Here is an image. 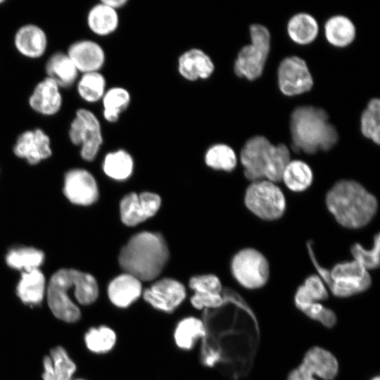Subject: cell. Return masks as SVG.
<instances>
[{"label": "cell", "instance_id": "1", "mask_svg": "<svg viewBox=\"0 0 380 380\" xmlns=\"http://www.w3.org/2000/svg\"><path fill=\"white\" fill-rule=\"evenodd\" d=\"M169 256L161 234L143 232L132 236L122 248L118 261L125 273L140 281H152L161 274Z\"/></svg>", "mask_w": 380, "mask_h": 380}, {"label": "cell", "instance_id": "2", "mask_svg": "<svg viewBox=\"0 0 380 380\" xmlns=\"http://www.w3.org/2000/svg\"><path fill=\"white\" fill-rule=\"evenodd\" d=\"M326 205L337 222L348 229L367 225L374 217L378 207L376 197L354 180L335 183L326 196Z\"/></svg>", "mask_w": 380, "mask_h": 380}, {"label": "cell", "instance_id": "3", "mask_svg": "<svg viewBox=\"0 0 380 380\" xmlns=\"http://www.w3.org/2000/svg\"><path fill=\"white\" fill-rule=\"evenodd\" d=\"M293 148L312 154L317 151H329L338 141L335 127L329 122L323 109L315 106L296 108L290 120Z\"/></svg>", "mask_w": 380, "mask_h": 380}, {"label": "cell", "instance_id": "4", "mask_svg": "<svg viewBox=\"0 0 380 380\" xmlns=\"http://www.w3.org/2000/svg\"><path fill=\"white\" fill-rule=\"evenodd\" d=\"M244 175L250 181H281L290 162V152L283 144L274 145L263 136H255L244 144L240 154Z\"/></svg>", "mask_w": 380, "mask_h": 380}, {"label": "cell", "instance_id": "5", "mask_svg": "<svg viewBox=\"0 0 380 380\" xmlns=\"http://www.w3.org/2000/svg\"><path fill=\"white\" fill-rule=\"evenodd\" d=\"M251 44L238 53L234 70L236 75L248 80L258 78L262 73L270 49V33L260 24L250 27Z\"/></svg>", "mask_w": 380, "mask_h": 380}, {"label": "cell", "instance_id": "6", "mask_svg": "<svg viewBox=\"0 0 380 380\" xmlns=\"http://www.w3.org/2000/svg\"><path fill=\"white\" fill-rule=\"evenodd\" d=\"M245 204L259 218L275 220L280 218L286 209L284 195L274 182L262 179L253 182L247 188Z\"/></svg>", "mask_w": 380, "mask_h": 380}, {"label": "cell", "instance_id": "7", "mask_svg": "<svg viewBox=\"0 0 380 380\" xmlns=\"http://www.w3.org/2000/svg\"><path fill=\"white\" fill-rule=\"evenodd\" d=\"M78 270L61 269L51 277L47 289V301L53 314L68 322L77 321L79 308L71 300L68 293L73 286Z\"/></svg>", "mask_w": 380, "mask_h": 380}, {"label": "cell", "instance_id": "8", "mask_svg": "<svg viewBox=\"0 0 380 380\" xmlns=\"http://www.w3.org/2000/svg\"><path fill=\"white\" fill-rule=\"evenodd\" d=\"M68 136L73 144L81 146L83 159L91 161L96 158L103 138L100 122L93 112L79 108L70 123Z\"/></svg>", "mask_w": 380, "mask_h": 380}, {"label": "cell", "instance_id": "9", "mask_svg": "<svg viewBox=\"0 0 380 380\" xmlns=\"http://www.w3.org/2000/svg\"><path fill=\"white\" fill-rule=\"evenodd\" d=\"M231 269L235 279L249 289L263 286L270 274L266 258L254 248H245L238 252L232 259Z\"/></svg>", "mask_w": 380, "mask_h": 380}, {"label": "cell", "instance_id": "10", "mask_svg": "<svg viewBox=\"0 0 380 380\" xmlns=\"http://www.w3.org/2000/svg\"><path fill=\"white\" fill-rule=\"evenodd\" d=\"M331 291L340 298L349 297L362 293L371 285L368 271L353 260L336 264L330 270Z\"/></svg>", "mask_w": 380, "mask_h": 380}, {"label": "cell", "instance_id": "11", "mask_svg": "<svg viewBox=\"0 0 380 380\" xmlns=\"http://www.w3.org/2000/svg\"><path fill=\"white\" fill-rule=\"evenodd\" d=\"M338 372V363L334 355L315 346L307 351L302 363L290 372L288 380H317L313 375L324 380H334Z\"/></svg>", "mask_w": 380, "mask_h": 380}, {"label": "cell", "instance_id": "12", "mask_svg": "<svg viewBox=\"0 0 380 380\" xmlns=\"http://www.w3.org/2000/svg\"><path fill=\"white\" fill-rule=\"evenodd\" d=\"M278 84L286 96H296L310 90L313 79L306 62L298 56L283 59L278 68Z\"/></svg>", "mask_w": 380, "mask_h": 380}, {"label": "cell", "instance_id": "13", "mask_svg": "<svg viewBox=\"0 0 380 380\" xmlns=\"http://www.w3.org/2000/svg\"><path fill=\"white\" fill-rule=\"evenodd\" d=\"M161 204L160 196L154 193H130L120 202V217L127 226H135L153 216Z\"/></svg>", "mask_w": 380, "mask_h": 380}, {"label": "cell", "instance_id": "14", "mask_svg": "<svg viewBox=\"0 0 380 380\" xmlns=\"http://www.w3.org/2000/svg\"><path fill=\"white\" fill-rule=\"evenodd\" d=\"M143 296L144 300L154 308L172 312L185 299L186 289L177 280L165 278L146 289Z\"/></svg>", "mask_w": 380, "mask_h": 380}, {"label": "cell", "instance_id": "15", "mask_svg": "<svg viewBox=\"0 0 380 380\" xmlns=\"http://www.w3.org/2000/svg\"><path fill=\"white\" fill-rule=\"evenodd\" d=\"M189 286L194 291L191 298V305L198 310L217 309L227 301L218 277L213 274L193 277Z\"/></svg>", "mask_w": 380, "mask_h": 380}, {"label": "cell", "instance_id": "16", "mask_svg": "<svg viewBox=\"0 0 380 380\" xmlns=\"http://www.w3.org/2000/svg\"><path fill=\"white\" fill-rule=\"evenodd\" d=\"M64 194L72 203L89 205L99 197V190L93 176L87 170L74 169L65 177Z\"/></svg>", "mask_w": 380, "mask_h": 380}, {"label": "cell", "instance_id": "17", "mask_svg": "<svg viewBox=\"0 0 380 380\" xmlns=\"http://www.w3.org/2000/svg\"><path fill=\"white\" fill-rule=\"evenodd\" d=\"M50 146L49 137L42 129L36 128L25 131L18 136L13 152L18 157L34 165L51 156Z\"/></svg>", "mask_w": 380, "mask_h": 380}, {"label": "cell", "instance_id": "18", "mask_svg": "<svg viewBox=\"0 0 380 380\" xmlns=\"http://www.w3.org/2000/svg\"><path fill=\"white\" fill-rule=\"evenodd\" d=\"M66 53L82 73L99 71L106 60L103 49L97 42L89 39L73 42L68 46Z\"/></svg>", "mask_w": 380, "mask_h": 380}, {"label": "cell", "instance_id": "19", "mask_svg": "<svg viewBox=\"0 0 380 380\" xmlns=\"http://www.w3.org/2000/svg\"><path fill=\"white\" fill-rule=\"evenodd\" d=\"M28 103L35 112L46 116L53 115L62 106L61 88L54 81L46 77L37 84L29 97Z\"/></svg>", "mask_w": 380, "mask_h": 380}, {"label": "cell", "instance_id": "20", "mask_svg": "<svg viewBox=\"0 0 380 380\" xmlns=\"http://www.w3.org/2000/svg\"><path fill=\"white\" fill-rule=\"evenodd\" d=\"M16 50L23 56L38 58L46 52L48 39L44 30L35 24L20 27L14 36Z\"/></svg>", "mask_w": 380, "mask_h": 380}, {"label": "cell", "instance_id": "21", "mask_svg": "<svg viewBox=\"0 0 380 380\" xmlns=\"http://www.w3.org/2000/svg\"><path fill=\"white\" fill-rule=\"evenodd\" d=\"M215 70L210 57L199 49H191L183 53L178 59V71L189 81L209 78Z\"/></svg>", "mask_w": 380, "mask_h": 380}, {"label": "cell", "instance_id": "22", "mask_svg": "<svg viewBox=\"0 0 380 380\" xmlns=\"http://www.w3.org/2000/svg\"><path fill=\"white\" fill-rule=\"evenodd\" d=\"M141 281L135 277L122 274L113 279L108 287V295L111 303L120 308H125L141 296Z\"/></svg>", "mask_w": 380, "mask_h": 380}, {"label": "cell", "instance_id": "23", "mask_svg": "<svg viewBox=\"0 0 380 380\" xmlns=\"http://www.w3.org/2000/svg\"><path fill=\"white\" fill-rule=\"evenodd\" d=\"M45 70L46 77L60 88H69L78 80L79 71L66 53L52 54L46 63Z\"/></svg>", "mask_w": 380, "mask_h": 380}, {"label": "cell", "instance_id": "24", "mask_svg": "<svg viewBox=\"0 0 380 380\" xmlns=\"http://www.w3.org/2000/svg\"><path fill=\"white\" fill-rule=\"evenodd\" d=\"M87 22L93 33L99 36H106L116 30L119 17L116 10L101 1L89 11Z\"/></svg>", "mask_w": 380, "mask_h": 380}, {"label": "cell", "instance_id": "25", "mask_svg": "<svg viewBox=\"0 0 380 380\" xmlns=\"http://www.w3.org/2000/svg\"><path fill=\"white\" fill-rule=\"evenodd\" d=\"M44 380H70L76 369L65 349L58 346L51 350V357L44 358Z\"/></svg>", "mask_w": 380, "mask_h": 380}, {"label": "cell", "instance_id": "26", "mask_svg": "<svg viewBox=\"0 0 380 380\" xmlns=\"http://www.w3.org/2000/svg\"><path fill=\"white\" fill-rule=\"evenodd\" d=\"M324 34L329 44L344 47L354 40L356 31L353 23L343 15H335L325 23Z\"/></svg>", "mask_w": 380, "mask_h": 380}, {"label": "cell", "instance_id": "27", "mask_svg": "<svg viewBox=\"0 0 380 380\" xmlns=\"http://www.w3.org/2000/svg\"><path fill=\"white\" fill-rule=\"evenodd\" d=\"M289 36L295 43L308 44L313 42L319 32L315 18L307 13H299L292 16L287 24Z\"/></svg>", "mask_w": 380, "mask_h": 380}, {"label": "cell", "instance_id": "28", "mask_svg": "<svg viewBox=\"0 0 380 380\" xmlns=\"http://www.w3.org/2000/svg\"><path fill=\"white\" fill-rule=\"evenodd\" d=\"M45 278L38 269L23 272L17 286V295L25 303L39 304L43 299Z\"/></svg>", "mask_w": 380, "mask_h": 380}, {"label": "cell", "instance_id": "29", "mask_svg": "<svg viewBox=\"0 0 380 380\" xmlns=\"http://www.w3.org/2000/svg\"><path fill=\"white\" fill-rule=\"evenodd\" d=\"M130 100V94L125 88L115 87L106 90L101 99L105 120L109 122H117L120 115L128 107Z\"/></svg>", "mask_w": 380, "mask_h": 380}, {"label": "cell", "instance_id": "30", "mask_svg": "<svg viewBox=\"0 0 380 380\" xmlns=\"http://www.w3.org/2000/svg\"><path fill=\"white\" fill-rule=\"evenodd\" d=\"M281 180L291 191L300 192L312 184L313 174L310 166L302 160H290L282 175Z\"/></svg>", "mask_w": 380, "mask_h": 380}, {"label": "cell", "instance_id": "31", "mask_svg": "<svg viewBox=\"0 0 380 380\" xmlns=\"http://www.w3.org/2000/svg\"><path fill=\"white\" fill-rule=\"evenodd\" d=\"M205 335V328L203 321L189 317L181 320L174 333V338L177 346L185 350L193 348L195 341Z\"/></svg>", "mask_w": 380, "mask_h": 380}, {"label": "cell", "instance_id": "32", "mask_svg": "<svg viewBox=\"0 0 380 380\" xmlns=\"http://www.w3.org/2000/svg\"><path fill=\"white\" fill-rule=\"evenodd\" d=\"M77 82L79 96L88 103L101 100L106 91V79L99 71L82 73Z\"/></svg>", "mask_w": 380, "mask_h": 380}, {"label": "cell", "instance_id": "33", "mask_svg": "<svg viewBox=\"0 0 380 380\" xmlns=\"http://www.w3.org/2000/svg\"><path fill=\"white\" fill-rule=\"evenodd\" d=\"M42 251L34 248L23 247L11 249L7 254L6 260L12 268L30 272L38 269L44 261Z\"/></svg>", "mask_w": 380, "mask_h": 380}, {"label": "cell", "instance_id": "34", "mask_svg": "<svg viewBox=\"0 0 380 380\" xmlns=\"http://www.w3.org/2000/svg\"><path fill=\"white\" fill-rule=\"evenodd\" d=\"M103 169L110 177L122 180L128 178L133 170V160L124 150L108 153L104 159Z\"/></svg>", "mask_w": 380, "mask_h": 380}, {"label": "cell", "instance_id": "35", "mask_svg": "<svg viewBox=\"0 0 380 380\" xmlns=\"http://www.w3.org/2000/svg\"><path fill=\"white\" fill-rule=\"evenodd\" d=\"M362 134L375 144L380 142V101L379 99H371L360 118Z\"/></svg>", "mask_w": 380, "mask_h": 380}, {"label": "cell", "instance_id": "36", "mask_svg": "<svg viewBox=\"0 0 380 380\" xmlns=\"http://www.w3.org/2000/svg\"><path fill=\"white\" fill-rule=\"evenodd\" d=\"M205 160L209 167L226 172L233 170L237 163L234 151L224 144H217L210 147L205 153Z\"/></svg>", "mask_w": 380, "mask_h": 380}, {"label": "cell", "instance_id": "37", "mask_svg": "<svg viewBox=\"0 0 380 380\" xmlns=\"http://www.w3.org/2000/svg\"><path fill=\"white\" fill-rule=\"evenodd\" d=\"M87 348L96 353H104L110 350L115 344L116 335L110 328L102 326L91 328L85 334Z\"/></svg>", "mask_w": 380, "mask_h": 380}, {"label": "cell", "instance_id": "38", "mask_svg": "<svg viewBox=\"0 0 380 380\" xmlns=\"http://www.w3.org/2000/svg\"><path fill=\"white\" fill-rule=\"evenodd\" d=\"M380 236L377 233L374 236V243L371 249L367 250L356 243L350 248L355 260L358 262L367 271L376 269L379 266Z\"/></svg>", "mask_w": 380, "mask_h": 380}, {"label": "cell", "instance_id": "39", "mask_svg": "<svg viewBox=\"0 0 380 380\" xmlns=\"http://www.w3.org/2000/svg\"><path fill=\"white\" fill-rule=\"evenodd\" d=\"M301 311L312 319L320 322L326 327H333L336 323V316L334 312L317 302L308 305Z\"/></svg>", "mask_w": 380, "mask_h": 380}, {"label": "cell", "instance_id": "40", "mask_svg": "<svg viewBox=\"0 0 380 380\" xmlns=\"http://www.w3.org/2000/svg\"><path fill=\"white\" fill-rule=\"evenodd\" d=\"M303 286L314 302L324 300L329 297L324 282L318 275L313 274L308 277Z\"/></svg>", "mask_w": 380, "mask_h": 380}, {"label": "cell", "instance_id": "41", "mask_svg": "<svg viewBox=\"0 0 380 380\" xmlns=\"http://www.w3.org/2000/svg\"><path fill=\"white\" fill-rule=\"evenodd\" d=\"M101 1L115 10L124 6L127 3L126 0H103Z\"/></svg>", "mask_w": 380, "mask_h": 380}, {"label": "cell", "instance_id": "42", "mask_svg": "<svg viewBox=\"0 0 380 380\" xmlns=\"http://www.w3.org/2000/svg\"><path fill=\"white\" fill-rule=\"evenodd\" d=\"M371 380H380V378H379V376H376V377H374L373 379H372Z\"/></svg>", "mask_w": 380, "mask_h": 380}, {"label": "cell", "instance_id": "43", "mask_svg": "<svg viewBox=\"0 0 380 380\" xmlns=\"http://www.w3.org/2000/svg\"><path fill=\"white\" fill-rule=\"evenodd\" d=\"M4 0H0V4H2V3H4Z\"/></svg>", "mask_w": 380, "mask_h": 380}]
</instances>
